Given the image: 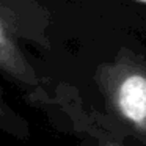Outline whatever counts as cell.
Instances as JSON below:
<instances>
[{
    "mask_svg": "<svg viewBox=\"0 0 146 146\" xmlns=\"http://www.w3.org/2000/svg\"><path fill=\"white\" fill-rule=\"evenodd\" d=\"M55 16L42 0H0V72L32 101L52 104Z\"/></svg>",
    "mask_w": 146,
    "mask_h": 146,
    "instance_id": "cell-1",
    "label": "cell"
},
{
    "mask_svg": "<svg viewBox=\"0 0 146 146\" xmlns=\"http://www.w3.org/2000/svg\"><path fill=\"white\" fill-rule=\"evenodd\" d=\"M93 82L108 113L146 145V60L116 55L96 68Z\"/></svg>",
    "mask_w": 146,
    "mask_h": 146,
    "instance_id": "cell-2",
    "label": "cell"
},
{
    "mask_svg": "<svg viewBox=\"0 0 146 146\" xmlns=\"http://www.w3.org/2000/svg\"><path fill=\"white\" fill-rule=\"evenodd\" d=\"M90 8H101L110 13H118L133 22L146 24V0H76Z\"/></svg>",
    "mask_w": 146,
    "mask_h": 146,
    "instance_id": "cell-3",
    "label": "cell"
},
{
    "mask_svg": "<svg viewBox=\"0 0 146 146\" xmlns=\"http://www.w3.org/2000/svg\"><path fill=\"white\" fill-rule=\"evenodd\" d=\"M0 130L17 140H29L30 124L13 105L7 101L3 88L0 86Z\"/></svg>",
    "mask_w": 146,
    "mask_h": 146,
    "instance_id": "cell-4",
    "label": "cell"
},
{
    "mask_svg": "<svg viewBox=\"0 0 146 146\" xmlns=\"http://www.w3.org/2000/svg\"><path fill=\"white\" fill-rule=\"evenodd\" d=\"M82 124L86 132H90L93 135V138L96 140L98 146H126L124 143L118 141L111 133H108L107 130L102 129L101 123H99V119L94 115L83 113L82 111Z\"/></svg>",
    "mask_w": 146,
    "mask_h": 146,
    "instance_id": "cell-5",
    "label": "cell"
}]
</instances>
